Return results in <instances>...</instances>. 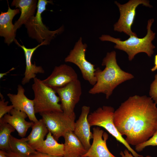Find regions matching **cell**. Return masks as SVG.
I'll use <instances>...</instances> for the list:
<instances>
[{
	"instance_id": "cell-21",
	"label": "cell",
	"mask_w": 157,
	"mask_h": 157,
	"mask_svg": "<svg viewBox=\"0 0 157 157\" xmlns=\"http://www.w3.org/2000/svg\"><path fill=\"white\" fill-rule=\"evenodd\" d=\"M36 151L53 156H64V145L63 143H58L51 133L49 131L46 139Z\"/></svg>"
},
{
	"instance_id": "cell-22",
	"label": "cell",
	"mask_w": 157,
	"mask_h": 157,
	"mask_svg": "<svg viewBox=\"0 0 157 157\" xmlns=\"http://www.w3.org/2000/svg\"><path fill=\"white\" fill-rule=\"evenodd\" d=\"M10 145V151L25 157H29L36 152L29 144L27 137L18 139L11 135Z\"/></svg>"
},
{
	"instance_id": "cell-30",
	"label": "cell",
	"mask_w": 157,
	"mask_h": 157,
	"mask_svg": "<svg viewBox=\"0 0 157 157\" xmlns=\"http://www.w3.org/2000/svg\"><path fill=\"white\" fill-rule=\"evenodd\" d=\"M157 70V54L154 57V66L151 69L152 72H154Z\"/></svg>"
},
{
	"instance_id": "cell-14",
	"label": "cell",
	"mask_w": 157,
	"mask_h": 157,
	"mask_svg": "<svg viewBox=\"0 0 157 157\" xmlns=\"http://www.w3.org/2000/svg\"><path fill=\"white\" fill-rule=\"evenodd\" d=\"M90 110L89 106H84L82 107L81 114L75 122L73 131L87 151L91 147L90 140L93 137V133L90 130L91 126L88 119Z\"/></svg>"
},
{
	"instance_id": "cell-9",
	"label": "cell",
	"mask_w": 157,
	"mask_h": 157,
	"mask_svg": "<svg viewBox=\"0 0 157 157\" xmlns=\"http://www.w3.org/2000/svg\"><path fill=\"white\" fill-rule=\"evenodd\" d=\"M49 131L58 141L68 131H73L76 115L69 116L63 112H51L40 114Z\"/></svg>"
},
{
	"instance_id": "cell-8",
	"label": "cell",
	"mask_w": 157,
	"mask_h": 157,
	"mask_svg": "<svg viewBox=\"0 0 157 157\" xmlns=\"http://www.w3.org/2000/svg\"><path fill=\"white\" fill-rule=\"evenodd\" d=\"M118 7L120 17L118 21L113 25L114 30L119 32H123L129 36H137L131 30V27L136 15V10L140 5L151 8L152 6L149 1L146 0H130L126 3L122 4L115 1Z\"/></svg>"
},
{
	"instance_id": "cell-20",
	"label": "cell",
	"mask_w": 157,
	"mask_h": 157,
	"mask_svg": "<svg viewBox=\"0 0 157 157\" xmlns=\"http://www.w3.org/2000/svg\"><path fill=\"white\" fill-rule=\"evenodd\" d=\"M31 127V131L27 137L29 145L36 151L42 144L49 131L42 118L34 122Z\"/></svg>"
},
{
	"instance_id": "cell-28",
	"label": "cell",
	"mask_w": 157,
	"mask_h": 157,
	"mask_svg": "<svg viewBox=\"0 0 157 157\" xmlns=\"http://www.w3.org/2000/svg\"><path fill=\"white\" fill-rule=\"evenodd\" d=\"M120 154L121 157H134L131 153L129 152L127 149H125L123 151H121ZM145 157H151V156L148 155Z\"/></svg>"
},
{
	"instance_id": "cell-2",
	"label": "cell",
	"mask_w": 157,
	"mask_h": 157,
	"mask_svg": "<svg viewBox=\"0 0 157 157\" xmlns=\"http://www.w3.org/2000/svg\"><path fill=\"white\" fill-rule=\"evenodd\" d=\"M101 65L105 66V68L103 70L99 67L96 68L94 75L96 82L89 90L90 94L102 93L108 99L118 85L134 78L132 74L123 71L118 65L114 51L107 53Z\"/></svg>"
},
{
	"instance_id": "cell-7",
	"label": "cell",
	"mask_w": 157,
	"mask_h": 157,
	"mask_svg": "<svg viewBox=\"0 0 157 157\" xmlns=\"http://www.w3.org/2000/svg\"><path fill=\"white\" fill-rule=\"evenodd\" d=\"M87 48V44L83 43L82 38L80 37L64 61L65 62L76 65L80 70L83 78L93 86L96 82L94 75L96 69L95 65L88 61L86 58Z\"/></svg>"
},
{
	"instance_id": "cell-18",
	"label": "cell",
	"mask_w": 157,
	"mask_h": 157,
	"mask_svg": "<svg viewBox=\"0 0 157 157\" xmlns=\"http://www.w3.org/2000/svg\"><path fill=\"white\" fill-rule=\"evenodd\" d=\"M37 0H13L11 3L12 6L19 8L21 12L19 19L15 23L14 29L16 31L23 24H25L27 21L34 16L37 7Z\"/></svg>"
},
{
	"instance_id": "cell-15",
	"label": "cell",
	"mask_w": 157,
	"mask_h": 157,
	"mask_svg": "<svg viewBox=\"0 0 157 157\" xmlns=\"http://www.w3.org/2000/svg\"><path fill=\"white\" fill-rule=\"evenodd\" d=\"M14 41L18 46L23 49L24 52L26 67L24 76L22 79L21 83L22 85H24L28 83L31 79H34L36 78V74L44 73V71L41 66H36L35 63L34 64L32 63V58L34 51L38 47L41 45H46L49 44L44 42L32 48H27L24 45L19 44L15 39Z\"/></svg>"
},
{
	"instance_id": "cell-32",
	"label": "cell",
	"mask_w": 157,
	"mask_h": 157,
	"mask_svg": "<svg viewBox=\"0 0 157 157\" xmlns=\"http://www.w3.org/2000/svg\"><path fill=\"white\" fill-rule=\"evenodd\" d=\"M0 157H9L6 153L5 151L1 150L0 151Z\"/></svg>"
},
{
	"instance_id": "cell-12",
	"label": "cell",
	"mask_w": 157,
	"mask_h": 157,
	"mask_svg": "<svg viewBox=\"0 0 157 157\" xmlns=\"http://www.w3.org/2000/svg\"><path fill=\"white\" fill-rule=\"evenodd\" d=\"M25 90L21 85H18L16 94L9 93L7 96L14 109L26 114L29 120L33 122H37L35 115L33 100L28 99L25 94Z\"/></svg>"
},
{
	"instance_id": "cell-3",
	"label": "cell",
	"mask_w": 157,
	"mask_h": 157,
	"mask_svg": "<svg viewBox=\"0 0 157 157\" xmlns=\"http://www.w3.org/2000/svg\"><path fill=\"white\" fill-rule=\"evenodd\" d=\"M154 21L153 19L148 20L147 26V33L143 38L131 36L128 39L123 41L120 38L104 34L99 37V39L102 41H109L114 43L115 44L114 48L126 52L130 61L132 60L137 54L140 53H145L150 57L154 53V49L155 48L152 42L156 34L151 30Z\"/></svg>"
},
{
	"instance_id": "cell-29",
	"label": "cell",
	"mask_w": 157,
	"mask_h": 157,
	"mask_svg": "<svg viewBox=\"0 0 157 157\" xmlns=\"http://www.w3.org/2000/svg\"><path fill=\"white\" fill-rule=\"evenodd\" d=\"M5 152L6 154L9 157H25L19 155L11 151H9L7 152L5 151Z\"/></svg>"
},
{
	"instance_id": "cell-31",
	"label": "cell",
	"mask_w": 157,
	"mask_h": 157,
	"mask_svg": "<svg viewBox=\"0 0 157 157\" xmlns=\"http://www.w3.org/2000/svg\"><path fill=\"white\" fill-rule=\"evenodd\" d=\"M14 69H15V68L13 67L11 69L8 71L7 72L5 73H0V79H1L4 76H5L7 75V74H8L11 71H12V70H13Z\"/></svg>"
},
{
	"instance_id": "cell-5",
	"label": "cell",
	"mask_w": 157,
	"mask_h": 157,
	"mask_svg": "<svg viewBox=\"0 0 157 157\" xmlns=\"http://www.w3.org/2000/svg\"><path fill=\"white\" fill-rule=\"evenodd\" d=\"M48 3L53 4V1L39 0L35 16L31 17L25 24L29 36L35 39L40 44L46 42L49 44L52 40L64 30V27L62 26L55 31H50L43 24L41 14L46 10V5Z\"/></svg>"
},
{
	"instance_id": "cell-27",
	"label": "cell",
	"mask_w": 157,
	"mask_h": 157,
	"mask_svg": "<svg viewBox=\"0 0 157 157\" xmlns=\"http://www.w3.org/2000/svg\"><path fill=\"white\" fill-rule=\"evenodd\" d=\"M29 157H64L62 156H55L50 155L47 154L36 152Z\"/></svg>"
},
{
	"instance_id": "cell-33",
	"label": "cell",
	"mask_w": 157,
	"mask_h": 157,
	"mask_svg": "<svg viewBox=\"0 0 157 157\" xmlns=\"http://www.w3.org/2000/svg\"></svg>"
},
{
	"instance_id": "cell-13",
	"label": "cell",
	"mask_w": 157,
	"mask_h": 157,
	"mask_svg": "<svg viewBox=\"0 0 157 157\" xmlns=\"http://www.w3.org/2000/svg\"><path fill=\"white\" fill-rule=\"evenodd\" d=\"M93 141L89 149L82 157H116L108 150V134L98 127L93 128Z\"/></svg>"
},
{
	"instance_id": "cell-1",
	"label": "cell",
	"mask_w": 157,
	"mask_h": 157,
	"mask_svg": "<svg viewBox=\"0 0 157 157\" xmlns=\"http://www.w3.org/2000/svg\"><path fill=\"white\" fill-rule=\"evenodd\" d=\"M150 97L135 95L115 111L113 120L126 142L136 145L149 139L157 130V107Z\"/></svg>"
},
{
	"instance_id": "cell-26",
	"label": "cell",
	"mask_w": 157,
	"mask_h": 157,
	"mask_svg": "<svg viewBox=\"0 0 157 157\" xmlns=\"http://www.w3.org/2000/svg\"><path fill=\"white\" fill-rule=\"evenodd\" d=\"M149 94L154 102L157 104V74L155 75L154 79L151 85Z\"/></svg>"
},
{
	"instance_id": "cell-16",
	"label": "cell",
	"mask_w": 157,
	"mask_h": 157,
	"mask_svg": "<svg viewBox=\"0 0 157 157\" xmlns=\"http://www.w3.org/2000/svg\"><path fill=\"white\" fill-rule=\"evenodd\" d=\"M8 9L6 12H1L0 15V35L5 38V43L9 45L15 39L16 31L12 20L14 17L19 13L18 8L12 9L8 4Z\"/></svg>"
},
{
	"instance_id": "cell-17",
	"label": "cell",
	"mask_w": 157,
	"mask_h": 157,
	"mask_svg": "<svg viewBox=\"0 0 157 157\" xmlns=\"http://www.w3.org/2000/svg\"><path fill=\"white\" fill-rule=\"evenodd\" d=\"M28 117L25 113L13 109L10 113L6 114L2 118L4 121L12 126L17 131L19 135L24 137L28 129L33 124V122L26 121Z\"/></svg>"
},
{
	"instance_id": "cell-4",
	"label": "cell",
	"mask_w": 157,
	"mask_h": 157,
	"mask_svg": "<svg viewBox=\"0 0 157 157\" xmlns=\"http://www.w3.org/2000/svg\"><path fill=\"white\" fill-rule=\"evenodd\" d=\"M32 88L35 113L51 112H63L60 98L54 89L45 84L37 77L33 79Z\"/></svg>"
},
{
	"instance_id": "cell-19",
	"label": "cell",
	"mask_w": 157,
	"mask_h": 157,
	"mask_svg": "<svg viewBox=\"0 0 157 157\" xmlns=\"http://www.w3.org/2000/svg\"><path fill=\"white\" fill-rule=\"evenodd\" d=\"M63 137L65 141L64 157H82L87 152L73 131H68Z\"/></svg>"
},
{
	"instance_id": "cell-11",
	"label": "cell",
	"mask_w": 157,
	"mask_h": 157,
	"mask_svg": "<svg viewBox=\"0 0 157 157\" xmlns=\"http://www.w3.org/2000/svg\"><path fill=\"white\" fill-rule=\"evenodd\" d=\"M78 79L77 73L72 67L62 64L55 66L51 74L42 81L47 85L55 89L63 87Z\"/></svg>"
},
{
	"instance_id": "cell-25",
	"label": "cell",
	"mask_w": 157,
	"mask_h": 157,
	"mask_svg": "<svg viewBox=\"0 0 157 157\" xmlns=\"http://www.w3.org/2000/svg\"><path fill=\"white\" fill-rule=\"evenodd\" d=\"M0 96L1 98L0 100V119H1L6 114L8 113H10L14 108L12 105H8V101H5V99L1 93H0Z\"/></svg>"
},
{
	"instance_id": "cell-23",
	"label": "cell",
	"mask_w": 157,
	"mask_h": 157,
	"mask_svg": "<svg viewBox=\"0 0 157 157\" xmlns=\"http://www.w3.org/2000/svg\"><path fill=\"white\" fill-rule=\"evenodd\" d=\"M15 130L10 125L0 119V149L5 151H10V142L11 134Z\"/></svg>"
},
{
	"instance_id": "cell-10",
	"label": "cell",
	"mask_w": 157,
	"mask_h": 157,
	"mask_svg": "<svg viewBox=\"0 0 157 157\" xmlns=\"http://www.w3.org/2000/svg\"><path fill=\"white\" fill-rule=\"evenodd\" d=\"M58 95L63 113L69 116H75L74 108L80 100L82 94L81 83L78 79L61 88L53 89Z\"/></svg>"
},
{
	"instance_id": "cell-6",
	"label": "cell",
	"mask_w": 157,
	"mask_h": 157,
	"mask_svg": "<svg viewBox=\"0 0 157 157\" xmlns=\"http://www.w3.org/2000/svg\"><path fill=\"white\" fill-rule=\"evenodd\" d=\"M114 111V108L111 106H104L98 108L88 115V119L90 126L104 128L117 141L124 145L134 157H143L131 147L118 131L113 122Z\"/></svg>"
},
{
	"instance_id": "cell-24",
	"label": "cell",
	"mask_w": 157,
	"mask_h": 157,
	"mask_svg": "<svg viewBox=\"0 0 157 157\" xmlns=\"http://www.w3.org/2000/svg\"><path fill=\"white\" fill-rule=\"evenodd\" d=\"M157 146V130L153 135L148 140L135 146V150L138 152L142 151L146 147L148 146Z\"/></svg>"
}]
</instances>
